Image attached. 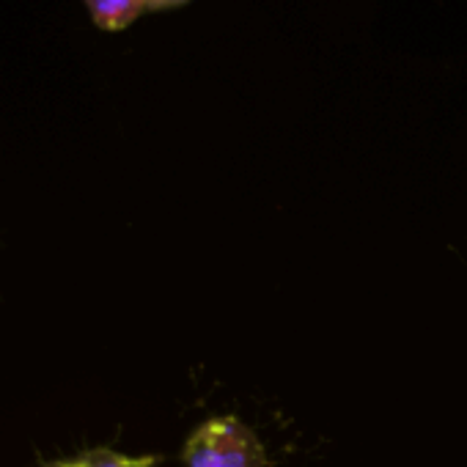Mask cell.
Here are the masks:
<instances>
[{"label": "cell", "instance_id": "cell-4", "mask_svg": "<svg viewBox=\"0 0 467 467\" xmlns=\"http://www.w3.org/2000/svg\"><path fill=\"white\" fill-rule=\"evenodd\" d=\"M179 4H184V0H146V9H171Z\"/></svg>", "mask_w": 467, "mask_h": 467}, {"label": "cell", "instance_id": "cell-3", "mask_svg": "<svg viewBox=\"0 0 467 467\" xmlns=\"http://www.w3.org/2000/svg\"><path fill=\"white\" fill-rule=\"evenodd\" d=\"M91 20L105 31H121L138 20L146 9V0H86Z\"/></svg>", "mask_w": 467, "mask_h": 467}, {"label": "cell", "instance_id": "cell-2", "mask_svg": "<svg viewBox=\"0 0 467 467\" xmlns=\"http://www.w3.org/2000/svg\"><path fill=\"white\" fill-rule=\"evenodd\" d=\"M160 462L162 456H127L113 448H91L72 459H56L39 467H157Z\"/></svg>", "mask_w": 467, "mask_h": 467}, {"label": "cell", "instance_id": "cell-1", "mask_svg": "<svg viewBox=\"0 0 467 467\" xmlns=\"http://www.w3.org/2000/svg\"><path fill=\"white\" fill-rule=\"evenodd\" d=\"M182 462L187 467H267V451L245 420L217 415L192 429Z\"/></svg>", "mask_w": 467, "mask_h": 467}]
</instances>
